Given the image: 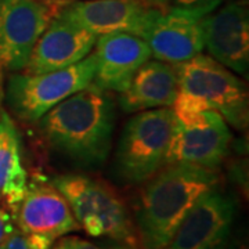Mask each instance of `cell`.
Instances as JSON below:
<instances>
[{
	"label": "cell",
	"instance_id": "20",
	"mask_svg": "<svg viewBox=\"0 0 249 249\" xmlns=\"http://www.w3.org/2000/svg\"><path fill=\"white\" fill-rule=\"evenodd\" d=\"M226 0H172L173 6H181V7H202V9L213 11L217 9Z\"/></svg>",
	"mask_w": 249,
	"mask_h": 249
},
{
	"label": "cell",
	"instance_id": "22",
	"mask_svg": "<svg viewBox=\"0 0 249 249\" xmlns=\"http://www.w3.org/2000/svg\"><path fill=\"white\" fill-rule=\"evenodd\" d=\"M150 4L152 6H155V7H160V9H166L168 6H169L170 3H172V0H147Z\"/></svg>",
	"mask_w": 249,
	"mask_h": 249
},
{
	"label": "cell",
	"instance_id": "8",
	"mask_svg": "<svg viewBox=\"0 0 249 249\" xmlns=\"http://www.w3.org/2000/svg\"><path fill=\"white\" fill-rule=\"evenodd\" d=\"M65 1L0 0V68L25 70L37 39Z\"/></svg>",
	"mask_w": 249,
	"mask_h": 249
},
{
	"label": "cell",
	"instance_id": "3",
	"mask_svg": "<svg viewBox=\"0 0 249 249\" xmlns=\"http://www.w3.org/2000/svg\"><path fill=\"white\" fill-rule=\"evenodd\" d=\"M178 91L172 106L176 118L212 109L232 127L248 126V91L242 80L209 55L198 54L176 65Z\"/></svg>",
	"mask_w": 249,
	"mask_h": 249
},
{
	"label": "cell",
	"instance_id": "13",
	"mask_svg": "<svg viewBox=\"0 0 249 249\" xmlns=\"http://www.w3.org/2000/svg\"><path fill=\"white\" fill-rule=\"evenodd\" d=\"M93 50L97 68L91 83L116 93L127 89L137 70L152 57L147 40L130 34L97 36Z\"/></svg>",
	"mask_w": 249,
	"mask_h": 249
},
{
	"label": "cell",
	"instance_id": "23",
	"mask_svg": "<svg viewBox=\"0 0 249 249\" xmlns=\"http://www.w3.org/2000/svg\"><path fill=\"white\" fill-rule=\"evenodd\" d=\"M49 249H68V240L67 238H61L58 242L52 244V247Z\"/></svg>",
	"mask_w": 249,
	"mask_h": 249
},
{
	"label": "cell",
	"instance_id": "15",
	"mask_svg": "<svg viewBox=\"0 0 249 249\" xmlns=\"http://www.w3.org/2000/svg\"><path fill=\"white\" fill-rule=\"evenodd\" d=\"M97 36L91 32L57 16L37 39L25 72L43 73L71 67L93 52Z\"/></svg>",
	"mask_w": 249,
	"mask_h": 249
},
{
	"label": "cell",
	"instance_id": "21",
	"mask_svg": "<svg viewBox=\"0 0 249 249\" xmlns=\"http://www.w3.org/2000/svg\"><path fill=\"white\" fill-rule=\"evenodd\" d=\"M68 249H104L78 237H68Z\"/></svg>",
	"mask_w": 249,
	"mask_h": 249
},
{
	"label": "cell",
	"instance_id": "7",
	"mask_svg": "<svg viewBox=\"0 0 249 249\" xmlns=\"http://www.w3.org/2000/svg\"><path fill=\"white\" fill-rule=\"evenodd\" d=\"M230 127L219 112L208 109L187 118L173 115L165 165L217 169L230 151Z\"/></svg>",
	"mask_w": 249,
	"mask_h": 249
},
{
	"label": "cell",
	"instance_id": "2",
	"mask_svg": "<svg viewBox=\"0 0 249 249\" xmlns=\"http://www.w3.org/2000/svg\"><path fill=\"white\" fill-rule=\"evenodd\" d=\"M142 188L136 206L140 249H163L178 224L205 193L217 188L216 169L193 165H165Z\"/></svg>",
	"mask_w": 249,
	"mask_h": 249
},
{
	"label": "cell",
	"instance_id": "18",
	"mask_svg": "<svg viewBox=\"0 0 249 249\" xmlns=\"http://www.w3.org/2000/svg\"><path fill=\"white\" fill-rule=\"evenodd\" d=\"M53 242V240L43 235L25 234L14 230V232L3 244V247L4 249H49Z\"/></svg>",
	"mask_w": 249,
	"mask_h": 249
},
{
	"label": "cell",
	"instance_id": "6",
	"mask_svg": "<svg viewBox=\"0 0 249 249\" xmlns=\"http://www.w3.org/2000/svg\"><path fill=\"white\" fill-rule=\"evenodd\" d=\"M97 68L94 53L58 71L14 73L6 89V101L18 119L35 122L62 100L88 88Z\"/></svg>",
	"mask_w": 249,
	"mask_h": 249
},
{
	"label": "cell",
	"instance_id": "4",
	"mask_svg": "<svg viewBox=\"0 0 249 249\" xmlns=\"http://www.w3.org/2000/svg\"><path fill=\"white\" fill-rule=\"evenodd\" d=\"M52 184L67 199L79 227L89 235L108 237L124 248L140 249L127 208L108 184L78 173L55 176Z\"/></svg>",
	"mask_w": 249,
	"mask_h": 249
},
{
	"label": "cell",
	"instance_id": "14",
	"mask_svg": "<svg viewBox=\"0 0 249 249\" xmlns=\"http://www.w3.org/2000/svg\"><path fill=\"white\" fill-rule=\"evenodd\" d=\"M14 213L19 231L53 241L80 229L67 199L52 183L28 187Z\"/></svg>",
	"mask_w": 249,
	"mask_h": 249
},
{
	"label": "cell",
	"instance_id": "17",
	"mask_svg": "<svg viewBox=\"0 0 249 249\" xmlns=\"http://www.w3.org/2000/svg\"><path fill=\"white\" fill-rule=\"evenodd\" d=\"M28 173L21 158V137L7 112L0 114V201L13 212L27 194Z\"/></svg>",
	"mask_w": 249,
	"mask_h": 249
},
{
	"label": "cell",
	"instance_id": "16",
	"mask_svg": "<svg viewBox=\"0 0 249 249\" xmlns=\"http://www.w3.org/2000/svg\"><path fill=\"white\" fill-rule=\"evenodd\" d=\"M178 91L176 65L148 60L134 73L129 88L121 93L119 106L124 112L170 108Z\"/></svg>",
	"mask_w": 249,
	"mask_h": 249
},
{
	"label": "cell",
	"instance_id": "24",
	"mask_svg": "<svg viewBox=\"0 0 249 249\" xmlns=\"http://www.w3.org/2000/svg\"><path fill=\"white\" fill-rule=\"evenodd\" d=\"M47 1H65V0H47Z\"/></svg>",
	"mask_w": 249,
	"mask_h": 249
},
{
	"label": "cell",
	"instance_id": "9",
	"mask_svg": "<svg viewBox=\"0 0 249 249\" xmlns=\"http://www.w3.org/2000/svg\"><path fill=\"white\" fill-rule=\"evenodd\" d=\"M162 11L147 0H78L67 1L58 17L96 36L130 34L145 39Z\"/></svg>",
	"mask_w": 249,
	"mask_h": 249
},
{
	"label": "cell",
	"instance_id": "19",
	"mask_svg": "<svg viewBox=\"0 0 249 249\" xmlns=\"http://www.w3.org/2000/svg\"><path fill=\"white\" fill-rule=\"evenodd\" d=\"M14 222H13V216L4 208H0V245L4 244L6 240L14 232Z\"/></svg>",
	"mask_w": 249,
	"mask_h": 249
},
{
	"label": "cell",
	"instance_id": "12",
	"mask_svg": "<svg viewBox=\"0 0 249 249\" xmlns=\"http://www.w3.org/2000/svg\"><path fill=\"white\" fill-rule=\"evenodd\" d=\"M204 49L212 58L244 78L249 72V16L244 1H229L205 16Z\"/></svg>",
	"mask_w": 249,
	"mask_h": 249
},
{
	"label": "cell",
	"instance_id": "5",
	"mask_svg": "<svg viewBox=\"0 0 249 249\" xmlns=\"http://www.w3.org/2000/svg\"><path fill=\"white\" fill-rule=\"evenodd\" d=\"M172 126V108L140 111L130 118L116 147L118 178L127 184L150 180L165 165Z\"/></svg>",
	"mask_w": 249,
	"mask_h": 249
},
{
	"label": "cell",
	"instance_id": "10",
	"mask_svg": "<svg viewBox=\"0 0 249 249\" xmlns=\"http://www.w3.org/2000/svg\"><path fill=\"white\" fill-rule=\"evenodd\" d=\"M235 217V202L217 188L205 193L163 249H223Z\"/></svg>",
	"mask_w": 249,
	"mask_h": 249
},
{
	"label": "cell",
	"instance_id": "1",
	"mask_svg": "<svg viewBox=\"0 0 249 249\" xmlns=\"http://www.w3.org/2000/svg\"><path fill=\"white\" fill-rule=\"evenodd\" d=\"M47 144L83 168L107 160L115 127V104L106 90L90 83L39 119Z\"/></svg>",
	"mask_w": 249,
	"mask_h": 249
},
{
	"label": "cell",
	"instance_id": "11",
	"mask_svg": "<svg viewBox=\"0 0 249 249\" xmlns=\"http://www.w3.org/2000/svg\"><path fill=\"white\" fill-rule=\"evenodd\" d=\"M209 10L172 6L162 11L145 37L155 60L178 65L204 50L202 21Z\"/></svg>",
	"mask_w": 249,
	"mask_h": 249
},
{
	"label": "cell",
	"instance_id": "26",
	"mask_svg": "<svg viewBox=\"0 0 249 249\" xmlns=\"http://www.w3.org/2000/svg\"><path fill=\"white\" fill-rule=\"evenodd\" d=\"M114 249H127V248H114Z\"/></svg>",
	"mask_w": 249,
	"mask_h": 249
},
{
	"label": "cell",
	"instance_id": "25",
	"mask_svg": "<svg viewBox=\"0 0 249 249\" xmlns=\"http://www.w3.org/2000/svg\"><path fill=\"white\" fill-rule=\"evenodd\" d=\"M0 249H4V247H3V244H1V245H0Z\"/></svg>",
	"mask_w": 249,
	"mask_h": 249
}]
</instances>
